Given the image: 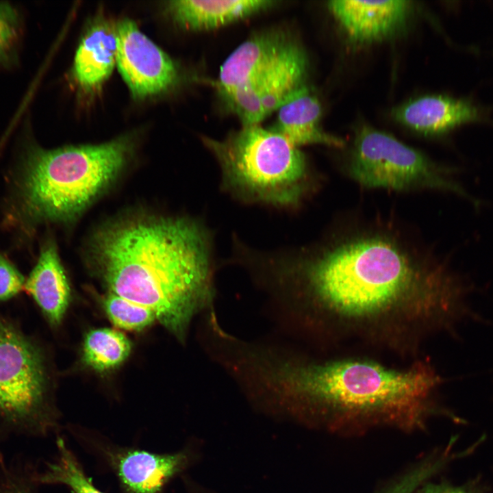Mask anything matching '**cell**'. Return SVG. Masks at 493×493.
<instances>
[{"label": "cell", "mask_w": 493, "mask_h": 493, "mask_svg": "<svg viewBox=\"0 0 493 493\" xmlns=\"http://www.w3.org/2000/svg\"><path fill=\"white\" fill-rule=\"evenodd\" d=\"M255 281L284 327L325 355L406 364L463 313L448 264L389 218H355L291 253L263 254Z\"/></svg>", "instance_id": "cell-1"}, {"label": "cell", "mask_w": 493, "mask_h": 493, "mask_svg": "<svg viewBox=\"0 0 493 493\" xmlns=\"http://www.w3.org/2000/svg\"><path fill=\"white\" fill-rule=\"evenodd\" d=\"M237 379L259 407L333 433L411 432L433 416L454 417L438 403L443 379L427 357L401 365L255 341L240 357Z\"/></svg>", "instance_id": "cell-2"}, {"label": "cell", "mask_w": 493, "mask_h": 493, "mask_svg": "<svg viewBox=\"0 0 493 493\" xmlns=\"http://www.w3.org/2000/svg\"><path fill=\"white\" fill-rule=\"evenodd\" d=\"M92 253L109 292L151 309L181 342L192 319L214 308L211 236L196 220H123L97 233Z\"/></svg>", "instance_id": "cell-3"}, {"label": "cell", "mask_w": 493, "mask_h": 493, "mask_svg": "<svg viewBox=\"0 0 493 493\" xmlns=\"http://www.w3.org/2000/svg\"><path fill=\"white\" fill-rule=\"evenodd\" d=\"M201 140L220 166L222 188L240 201L296 208L318 186L305 154L273 129L244 125L223 140Z\"/></svg>", "instance_id": "cell-4"}, {"label": "cell", "mask_w": 493, "mask_h": 493, "mask_svg": "<svg viewBox=\"0 0 493 493\" xmlns=\"http://www.w3.org/2000/svg\"><path fill=\"white\" fill-rule=\"evenodd\" d=\"M131 148L127 137L51 150L27 146L21 187L25 210L39 219L75 218L114 181Z\"/></svg>", "instance_id": "cell-5"}, {"label": "cell", "mask_w": 493, "mask_h": 493, "mask_svg": "<svg viewBox=\"0 0 493 493\" xmlns=\"http://www.w3.org/2000/svg\"><path fill=\"white\" fill-rule=\"evenodd\" d=\"M343 170L365 189L448 192L476 206L479 204L454 179L455 168L439 164L392 136L372 127H364L357 132Z\"/></svg>", "instance_id": "cell-6"}, {"label": "cell", "mask_w": 493, "mask_h": 493, "mask_svg": "<svg viewBox=\"0 0 493 493\" xmlns=\"http://www.w3.org/2000/svg\"><path fill=\"white\" fill-rule=\"evenodd\" d=\"M47 391L41 351L0 316V414L15 424L32 423L43 412Z\"/></svg>", "instance_id": "cell-7"}, {"label": "cell", "mask_w": 493, "mask_h": 493, "mask_svg": "<svg viewBox=\"0 0 493 493\" xmlns=\"http://www.w3.org/2000/svg\"><path fill=\"white\" fill-rule=\"evenodd\" d=\"M307 68V55L296 42L268 73L247 86L219 94L242 126L260 124L305 85Z\"/></svg>", "instance_id": "cell-8"}, {"label": "cell", "mask_w": 493, "mask_h": 493, "mask_svg": "<svg viewBox=\"0 0 493 493\" xmlns=\"http://www.w3.org/2000/svg\"><path fill=\"white\" fill-rule=\"evenodd\" d=\"M118 71L132 95L142 99L164 92L178 79L170 58L147 37L131 20L116 25Z\"/></svg>", "instance_id": "cell-9"}, {"label": "cell", "mask_w": 493, "mask_h": 493, "mask_svg": "<svg viewBox=\"0 0 493 493\" xmlns=\"http://www.w3.org/2000/svg\"><path fill=\"white\" fill-rule=\"evenodd\" d=\"M296 42L279 28L253 34L224 61L213 86L222 92L251 84L274 68Z\"/></svg>", "instance_id": "cell-10"}, {"label": "cell", "mask_w": 493, "mask_h": 493, "mask_svg": "<svg viewBox=\"0 0 493 493\" xmlns=\"http://www.w3.org/2000/svg\"><path fill=\"white\" fill-rule=\"evenodd\" d=\"M327 6L351 42L369 44L388 38L405 25L411 5L408 1H329Z\"/></svg>", "instance_id": "cell-11"}, {"label": "cell", "mask_w": 493, "mask_h": 493, "mask_svg": "<svg viewBox=\"0 0 493 493\" xmlns=\"http://www.w3.org/2000/svg\"><path fill=\"white\" fill-rule=\"evenodd\" d=\"M482 111L470 101L445 95H425L395 108L394 119L427 136L444 135L464 124L477 121Z\"/></svg>", "instance_id": "cell-12"}, {"label": "cell", "mask_w": 493, "mask_h": 493, "mask_svg": "<svg viewBox=\"0 0 493 493\" xmlns=\"http://www.w3.org/2000/svg\"><path fill=\"white\" fill-rule=\"evenodd\" d=\"M274 131L299 148L322 144L342 148L344 142L325 131L320 125L321 106L313 92L304 85L295 91L277 110Z\"/></svg>", "instance_id": "cell-13"}, {"label": "cell", "mask_w": 493, "mask_h": 493, "mask_svg": "<svg viewBox=\"0 0 493 493\" xmlns=\"http://www.w3.org/2000/svg\"><path fill=\"white\" fill-rule=\"evenodd\" d=\"M116 26L103 18L88 28L77 49L73 73L85 90L99 87L110 75L116 61Z\"/></svg>", "instance_id": "cell-14"}, {"label": "cell", "mask_w": 493, "mask_h": 493, "mask_svg": "<svg viewBox=\"0 0 493 493\" xmlns=\"http://www.w3.org/2000/svg\"><path fill=\"white\" fill-rule=\"evenodd\" d=\"M276 3L269 0H178L168 2L167 9L181 27L204 31L243 19Z\"/></svg>", "instance_id": "cell-15"}, {"label": "cell", "mask_w": 493, "mask_h": 493, "mask_svg": "<svg viewBox=\"0 0 493 493\" xmlns=\"http://www.w3.org/2000/svg\"><path fill=\"white\" fill-rule=\"evenodd\" d=\"M24 288L49 323L58 325L68 309L71 289L53 242H48L42 248Z\"/></svg>", "instance_id": "cell-16"}, {"label": "cell", "mask_w": 493, "mask_h": 493, "mask_svg": "<svg viewBox=\"0 0 493 493\" xmlns=\"http://www.w3.org/2000/svg\"><path fill=\"white\" fill-rule=\"evenodd\" d=\"M185 452L155 454L143 451L125 453L117 460V473L131 493H157L188 463Z\"/></svg>", "instance_id": "cell-17"}, {"label": "cell", "mask_w": 493, "mask_h": 493, "mask_svg": "<svg viewBox=\"0 0 493 493\" xmlns=\"http://www.w3.org/2000/svg\"><path fill=\"white\" fill-rule=\"evenodd\" d=\"M131 344L121 332L109 328L89 331L84 337L82 362L99 372L112 370L129 357Z\"/></svg>", "instance_id": "cell-18"}, {"label": "cell", "mask_w": 493, "mask_h": 493, "mask_svg": "<svg viewBox=\"0 0 493 493\" xmlns=\"http://www.w3.org/2000/svg\"><path fill=\"white\" fill-rule=\"evenodd\" d=\"M58 457L39 477L45 483L64 484L74 493H103L96 488L62 439L58 442Z\"/></svg>", "instance_id": "cell-19"}, {"label": "cell", "mask_w": 493, "mask_h": 493, "mask_svg": "<svg viewBox=\"0 0 493 493\" xmlns=\"http://www.w3.org/2000/svg\"><path fill=\"white\" fill-rule=\"evenodd\" d=\"M102 304L110 320L121 329L140 331L156 320L151 309L111 292L103 297Z\"/></svg>", "instance_id": "cell-20"}, {"label": "cell", "mask_w": 493, "mask_h": 493, "mask_svg": "<svg viewBox=\"0 0 493 493\" xmlns=\"http://www.w3.org/2000/svg\"><path fill=\"white\" fill-rule=\"evenodd\" d=\"M21 33L18 11L9 3L0 2V68L16 62Z\"/></svg>", "instance_id": "cell-21"}, {"label": "cell", "mask_w": 493, "mask_h": 493, "mask_svg": "<svg viewBox=\"0 0 493 493\" xmlns=\"http://www.w3.org/2000/svg\"><path fill=\"white\" fill-rule=\"evenodd\" d=\"M25 279L6 259L0 255V301L8 300L24 288Z\"/></svg>", "instance_id": "cell-22"}, {"label": "cell", "mask_w": 493, "mask_h": 493, "mask_svg": "<svg viewBox=\"0 0 493 493\" xmlns=\"http://www.w3.org/2000/svg\"><path fill=\"white\" fill-rule=\"evenodd\" d=\"M489 487L481 477H477L462 485L454 486L446 481L440 483H427L414 493H488Z\"/></svg>", "instance_id": "cell-23"}, {"label": "cell", "mask_w": 493, "mask_h": 493, "mask_svg": "<svg viewBox=\"0 0 493 493\" xmlns=\"http://www.w3.org/2000/svg\"><path fill=\"white\" fill-rule=\"evenodd\" d=\"M0 493H32L27 482L12 474L0 477Z\"/></svg>", "instance_id": "cell-24"}]
</instances>
